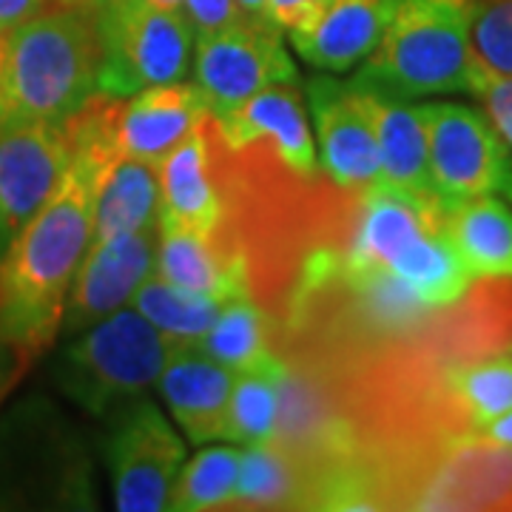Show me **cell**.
Here are the masks:
<instances>
[{"label": "cell", "instance_id": "25", "mask_svg": "<svg viewBox=\"0 0 512 512\" xmlns=\"http://www.w3.org/2000/svg\"><path fill=\"white\" fill-rule=\"evenodd\" d=\"M222 305L225 302L220 299L180 288L160 274L148 276L131 296V308L160 330L171 345L197 342L214 325Z\"/></svg>", "mask_w": 512, "mask_h": 512}, {"label": "cell", "instance_id": "7", "mask_svg": "<svg viewBox=\"0 0 512 512\" xmlns=\"http://www.w3.org/2000/svg\"><path fill=\"white\" fill-rule=\"evenodd\" d=\"M433 191L447 208L473 197L512 202V148L484 111L464 103H421Z\"/></svg>", "mask_w": 512, "mask_h": 512}, {"label": "cell", "instance_id": "9", "mask_svg": "<svg viewBox=\"0 0 512 512\" xmlns=\"http://www.w3.org/2000/svg\"><path fill=\"white\" fill-rule=\"evenodd\" d=\"M291 55L282 29L271 20H237L234 26L197 37L194 86L208 114L222 117L274 83H293Z\"/></svg>", "mask_w": 512, "mask_h": 512}, {"label": "cell", "instance_id": "3", "mask_svg": "<svg viewBox=\"0 0 512 512\" xmlns=\"http://www.w3.org/2000/svg\"><path fill=\"white\" fill-rule=\"evenodd\" d=\"M476 74L467 0H399L353 80L399 100H419L473 94Z\"/></svg>", "mask_w": 512, "mask_h": 512}, {"label": "cell", "instance_id": "19", "mask_svg": "<svg viewBox=\"0 0 512 512\" xmlns=\"http://www.w3.org/2000/svg\"><path fill=\"white\" fill-rule=\"evenodd\" d=\"M359 89L365 92L376 146H379V168H382L379 183L436 197L430 180V160H427V131L419 106H410V100L373 92L365 86Z\"/></svg>", "mask_w": 512, "mask_h": 512}, {"label": "cell", "instance_id": "5", "mask_svg": "<svg viewBox=\"0 0 512 512\" xmlns=\"http://www.w3.org/2000/svg\"><path fill=\"white\" fill-rule=\"evenodd\" d=\"M89 9L100 40L97 92L126 100L188 77L197 35L180 9L148 0H89Z\"/></svg>", "mask_w": 512, "mask_h": 512}, {"label": "cell", "instance_id": "22", "mask_svg": "<svg viewBox=\"0 0 512 512\" xmlns=\"http://www.w3.org/2000/svg\"><path fill=\"white\" fill-rule=\"evenodd\" d=\"M160 208V165L120 154L109 165L94 205L92 242L137 231L157 220Z\"/></svg>", "mask_w": 512, "mask_h": 512}, {"label": "cell", "instance_id": "14", "mask_svg": "<svg viewBox=\"0 0 512 512\" xmlns=\"http://www.w3.org/2000/svg\"><path fill=\"white\" fill-rule=\"evenodd\" d=\"M214 120L222 143L231 151L251 148L299 180H319L316 148L296 80L274 83Z\"/></svg>", "mask_w": 512, "mask_h": 512}, {"label": "cell", "instance_id": "30", "mask_svg": "<svg viewBox=\"0 0 512 512\" xmlns=\"http://www.w3.org/2000/svg\"><path fill=\"white\" fill-rule=\"evenodd\" d=\"M35 365V359L20 348L18 342L0 328V404L9 399V393L26 376V370Z\"/></svg>", "mask_w": 512, "mask_h": 512}, {"label": "cell", "instance_id": "27", "mask_svg": "<svg viewBox=\"0 0 512 512\" xmlns=\"http://www.w3.org/2000/svg\"><path fill=\"white\" fill-rule=\"evenodd\" d=\"M242 464V450L237 447H208L194 456L174 478L171 510L202 512L228 510Z\"/></svg>", "mask_w": 512, "mask_h": 512}, {"label": "cell", "instance_id": "2", "mask_svg": "<svg viewBox=\"0 0 512 512\" xmlns=\"http://www.w3.org/2000/svg\"><path fill=\"white\" fill-rule=\"evenodd\" d=\"M89 3H60L0 35V120L63 126L97 94Z\"/></svg>", "mask_w": 512, "mask_h": 512}, {"label": "cell", "instance_id": "1", "mask_svg": "<svg viewBox=\"0 0 512 512\" xmlns=\"http://www.w3.org/2000/svg\"><path fill=\"white\" fill-rule=\"evenodd\" d=\"M120 154L72 146L60 183L0 254V328L32 359L60 336L66 299L92 245L97 191Z\"/></svg>", "mask_w": 512, "mask_h": 512}, {"label": "cell", "instance_id": "18", "mask_svg": "<svg viewBox=\"0 0 512 512\" xmlns=\"http://www.w3.org/2000/svg\"><path fill=\"white\" fill-rule=\"evenodd\" d=\"M160 242H157V268L168 282L188 291L214 296L220 302H231L251 293L248 259L237 242L228 237L205 239L188 228L157 220Z\"/></svg>", "mask_w": 512, "mask_h": 512}, {"label": "cell", "instance_id": "4", "mask_svg": "<svg viewBox=\"0 0 512 512\" xmlns=\"http://www.w3.org/2000/svg\"><path fill=\"white\" fill-rule=\"evenodd\" d=\"M171 348L163 333L134 308H120L72 336L57 359L55 382L86 416L106 421L157 384Z\"/></svg>", "mask_w": 512, "mask_h": 512}, {"label": "cell", "instance_id": "17", "mask_svg": "<svg viewBox=\"0 0 512 512\" xmlns=\"http://www.w3.org/2000/svg\"><path fill=\"white\" fill-rule=\"evenodd\" d=\"M208 114L200 89L194 83L148 86L120 103L117 114V148L120 154L163 163L165 154L183 143Z\"/></svg>", "mask_w": 512, "mask_h": 512}, {"label": "cell", "instance_id": "21", "mask_svg": "<svg viewBox=\"0 0 512 512\" xmlns=\"http://www.w3.org/2000/svg\"><path fill=\"white\" fill-rule=\"evenodd\" d=\"M447 234L473 279H512V208L501 197L450 205Z\"/></svg>", "mask_w": 512, "mask_h": 512}, {"label": "cell", "instance_id": "8", "mask_svg": "<svg viewBox=\"0 0 512 512\" xmlns=\"http://www.w3.org/2000/svg\"><path fill=\"white\" fill-rule=\"evenodd\" d=\"M103 458L120 512L171 510L174 478L183 467L185 444L146 396L111 413Z\"/></svg>", "mask_w": 512, "mask_h": 512}, {"label": "cell", "instance_id": "24", "mask_svg": "<svg viewBox=\"0 0 512 512\" xmlns=\"http://www.w3.org/2000/svg\"><path fill=\"white\" fill-rule=\"evenodd\" d=\"M305 473L276 441L242 450L239 478L228 510H302Z\"/></svg>", "mask_w": 512, "mask_h": 512}, {"label": "cell", "instance_id": "6", "mask_svg": "<svg viewBox=\"0 0 512 512\" xmlns=\"http://www.w3.org/2000/svg\"><path fill=\"white\" fill-rule=\"evenodd\" d=\"M393 510H512V447L484 433H456L404 464Z\"/></svg>", "mask_w": 512, "mask_h": 512}, {"label": "cell", "instance_id": "33", "mask_svg": "<svg viewBox=\"0 0 512 512\" xmlns=\"http://www.w3.org/2000/svg\"><path fill=\"white\" fill-rule=\"evenodd\" d=\"M242 20H268V0H234Z\"/></svg>", "mask_w": 512, "mask_h": 512}, {"label": "cell", "instance_id": "31", "mask_svg": "<svg viewBox=\"0 0 512 512\" xmlns=\"http://www.w3.org/2000/svg\"><path fill=\"white\" fill-rule=\"evenodd\" d=\"M60 3H86V0H0V35Z\"/></svg>", "mask_w": 512, "mask_h": 512}, {"label": "cell", "instance_id": "28", "mask_svg": "<svg viewBox=\"0 0 512 512\" xmlns=\"http://www.w3.org/2000/svg\"><path fill=\"white\" fill-rule=\"evenodd\" d=\"M467 20L478 69L512 77V0H467Z\"/></svg>", "mask_w": 512, "mask_h": 512}, {"label": "cell", "instance_id": "10", "mask_svg": "<svg viewBox=\"0 0 512 512\" xmlns=\"http://www.w3.org/2000/svg\"><path fill=\"white\" fill-rule=\"evenodd\" d=\"M157 242V220L137 231L92 242L74 276L60 333L72 339L128 305L137 288L157 268Z\"/></svg>", "mask_w": 512, "mask_h": 512}, {"label": "cell", "instance_id": "16", "mask_svg": "<svg viewBox=\"0 0 512 512\" xmlns=\"http://www.w3.org/2000/svg\"><path fill=\"white\" fill-rule=\"evenodd\" d=\"M234 376V370L205 356L194 342L174 345L168 353L157 390L174 421L194 444L222 439Z\"/></svg>", "mask_w": 512, "mask_h": 512}, {"label": "cell", "instance_id": "11", "mask_svg": "<svg viewBox=\"0 0 512 512\" xmlns=\"http://www.w3.org/2000/svg\"><path fill=\"white\" fill-rule=\"evenodd\" d=\"M69 160L66 126L0 120V254L49 200Z\"/></svg>", "mask_w": 512, "mask_h": 512}, {"label": "cell", "instance_id": "20", "mask_svg": "<svg viewBox=\"0 0 512 512\" xmlns=\"http://www.w3.org/2000/svg\"><path fill=\"white\" fill-rule=\"evenodd\" d=\"M436 379L447 410L467 433H481L512 410V353L507 350L444 362Z\"/></svg>", "mask_w": 512, "mask_h": 512}, {"label": "cell", "instance_id": "23", "mask_svg": "<svg viewBox=\"0 0 512 512\" xmlns=\"http://www.w3.org/2000/svg\"><path fill=\"white\" fill-rule=\"evenodd\" d=\"M285 376H288V365L279 353L265 356L259 365L248 370H239L228 399L222 439L237 441L245 447L268 444L274 439Z\"/></svg>", "mask_w": 512, "mask_h": 512}, {"label": "cell", "instance_id": "26", "mask_svg": "<svg viewBox=\"0 0 512 512\" xmlns=\"http://www.w3.org/2000/svg\"><path fill=\"white\" fill-rule=\"evenodd\" d=\"M194 345L234 373L259 365L265 356L274 353L268 336V319L256 305L254 296H239L225 302L214 325Z\"/></svg>", "mask_w": 512, "mask_h": 512}, {"label": "cell", "instance_id": "15", "mask_svg": "<svg viewBox=\"0 0 512 512\" xmlns=\"http://www.w3.org/2000/svg\"><path fill=\"white\" fill-rule=\"evenodd\" d=\"M399 0H328L311 20L291 29L293 49L313 69L348 72L382 40Z\"/></svg>", "mask_w": 512, "mask_h": 512}, {"label": "cell", "instance_id": "29", "mask_svg": "<svg viewBox=\"0 0 512 512\" xmlns=\"http://www.w3.org/2000/svg\"><path fill=\"white\" fill-rule=\"evenodd\" d=\"M473 97L481 100L484 114L493 120L495 131L512 148V77H507V74L481 72L478 69Z\"/></svg>", "mask_w": 512, "mask_h": 512}, {"label": "cell", "instance_id": "12", "mask_svg": "<svg viewBox=\"0 0 512 512\" xmlns=\"http://www.w3.org/2000/svg\"><path fill=\"white\" fill-rule=\"evenodd\" d=\"M157 220L217 239L228 222V197L222 180V140L214 114L160 163V208Z\"/></svg>", "mask_w": 512, "mask_h": 512}, {"label": "cell", "instance_id": "13", "mask_svg": "<svg viewBox=\"0 0 512 512\" xmlns=\"http://www.w3.org/2000/svg\"><path fill=\"white\" fill-rule=\"evenodd\" d=\"M308 103L330 183L339 191H365L379 183V146L365 92L353 80L313 77Z\"/></svg>", "mask_w": 512, "mask_h": 512}, {"label": "cell", "instance_id": "32", "mask_svg": "<svg viewBox=\"0 0 512 512\" xmlns=\"http://www.w3.org/2000/svg\"><path fill=\"white\" fill-rule=\"evenodd\" d=\"M481 433H484V436H490V439L501 441V444H510L512 447V410L510 413H504V416H498L495 421H490Z\"/></svg>", "mask_w": 512, "mask_h": 512}]
</instances>
